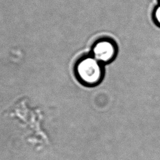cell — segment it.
<instances>
[{
    "mask_svg": "<svg viewBox=\"0 0 160 160\" xmlns=\"http://www.w3.org/2000/svg\"><path fill=\"white\" fill-rule=\"evenodd\" d=\"M76 73L79 80L84 84L98 85L104 77L103 64L92 55L81 58L76 65Z\"/></svg>",
    "mask_w": 160,
    "mask_h": 160,
    "instance_id": "cell-1",
    "label": "cell"
},
{
    "mask_svg": "<svg viewBox=\"0 0 160 160\" xmlns=\"http://www.w3.org/2000/svg\"><path fill=\"white\" fill-rule=\"evenodd\" d=\"M152 18L154 24L160 28V3H158L153 9Z\"/></svg>",
    "mask_w": 160,
    "mask_h": 160,
    "instance_id": "cell-4",
    "label": "cell"
},
{
    "mask_svg": "<svg viewBox=\"0 0 160 160\" xmlns=\"http://www.w3.org/2000/svg\"><path fill=\"white\" fill-rule=\"evenodd\" d=\"M118 51L116 42L111 38H104L97 41L92 49V56L99 62L108 64L116 57Z\"/></svg>",
    "mask_w": 160,
    "mask_h": 160,
    "instance_id": "cell-3",
    "label": "cell"
},
{
    "mask_svg": "<svg viewBox=\"0 0 160 160\" xmlns=\"http://www.w3.org/2000/svg\"><path fill=\"white\" fill-rule=\"evenodd\" d=\"M158 2H159V3H160V0H158Z\"/></svg>",
    "mask_w": 160,
    "mask_h": 160,
    "instance_id": "cell-5",
    "label": "cell"
},
{
    "mask_svg": "<svg viewBox=\"0 0 160 160\" xmlns=\"http://www.w3.org/2000/svg\"><path fill=\"white\" fill-rule=\"evenodd\" d=\"M11 116L18 118L22 121L26 122V125H30V129L33 131L37 136H41L44 139H46V136L42 131L39 126L41 121V111L36 108L29 106L26 99H21L14 103L8 110L6 111Z\"/></svg>",
    "mask_w": 160,
    "mask_h": 160,
    "instance_id": "cell-2",
    "label": "cell"
}]
</instances>
